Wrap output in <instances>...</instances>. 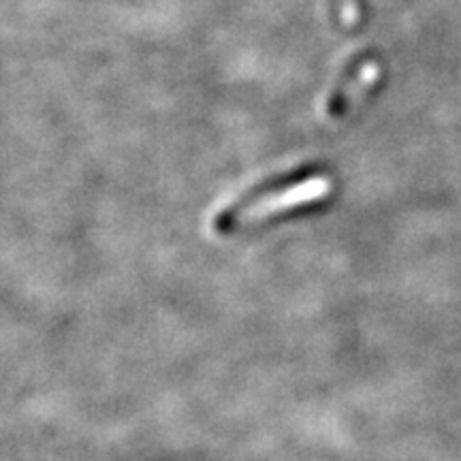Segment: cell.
Masks as SVG:
<instances>
[{"instance_id": "cell-3", "label": "cell", "mask_w": 461, "mask_h": 461, "mask_svg": "<svg viewBox=\"0 0 461 461\" xmlns=\"http://www.w3.org/2000/svg\"><path fill=\"white\" fill-rule=\"evenodd\" d=\"M363 15V5L361 0H342V17H344V24L355 28L359 26Z\"/></svg>"}, {"instance_id": "cell-1", "label": "cell", "mask_w": 461, "mask_h": 461, "mask_svg": "<svg viewBox=\"0 0 461 461\" xmlns=\"http://www.w3.org/2000/svg\"><path fill=\"white\" fill-rule=\"evenodd\" d=\"M331 193V177L325 173H285V176L269 177L246 194L235 199L214 218L218 233H233V230L255 227L272 218L291 214V212L308 207L310 203L322 201Z\"/></svg>"}, {"instance_id": "cell-2", "label": "cell", "mask_w": 461, "mask_h": 461, "mask_svg": "<svg viewBox=\"0 0 461 461\" xmlns=\"http://www.w3.org/2000/svg\"><path fill=\"white\" fill-rule=\"evenodd\" d=\"M378 77L380 67L376 62H366V65L355 67L353 71L346 73L338 82V88L327 99V115L336 120L348 113L372 90V86H376Z\"/></svg>"}]
</instances>
